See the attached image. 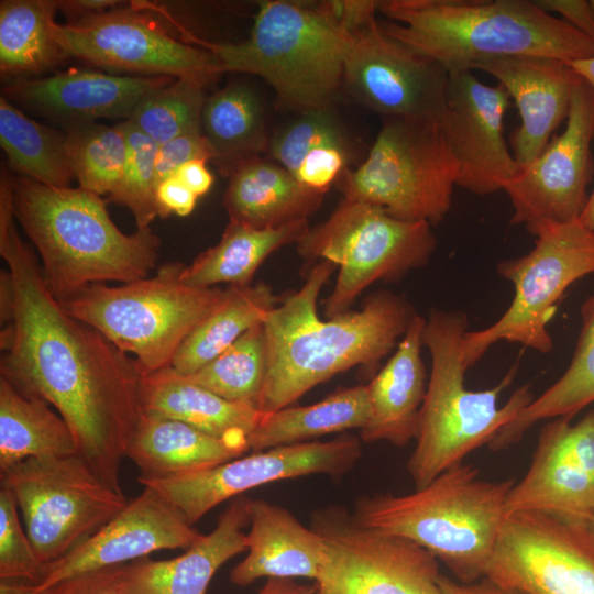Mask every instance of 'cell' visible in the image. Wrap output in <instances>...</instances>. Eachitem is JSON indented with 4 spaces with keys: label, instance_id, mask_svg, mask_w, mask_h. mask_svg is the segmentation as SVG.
<instances>
[{
    "label": "cell",
    "instance_id": "cell-1",
    "mask_svg": "<svg viewBox=\"0 0 594 594\" xmlns=\"http://www.w3.org/2000/svg\"><path fill=\"white\" fill-rule=\"evenodd\" d=\"M0 377L53 406L69 426L77 454L113 491L143 416L142 372L134 358L72 317L51 292L15 226L8 173L0 177Z\"/></svg>",
    "mask_w": 594,
    "mask_h": 594
},
{
    "label": "cell",
    "instance_id": "cell-2",
    "mask_svg": "<svg viewBox=\"0 0 594 594\" xmlns=\"http://www.w3.org/2000/svg\"><path fill=\"white\" fill-rule=\"evenodd\" d=\"M337 267L328 260L315 263L301 288L265 317L268 364L260 411L288 407L312 387L353 366L374 367L417 315L405 297L378 290L366 297L361 310L320 320L317 299Z\"/></svg>",
    "mask_w": 594,
    "mask_h": 594
},
{
    "label": "cell",
    "instance_id": "cell-3",
    "mask_svg": "<svg viewBox=\"0 0 594 594\" xmlns=\"http://www.w3.org/2000/svg\"><path fill=\"white\" fill-rule=\"evenodd\" d=\"M384 31L448 74L483 61L542 56L571 63L594 56V40L529 0H383Z\"/></svg>",
    "mask_w": 594,
    "mask_h": 594
},
{
    "label": "cell",
    "instance_id": "cell-4",
    "mask_svg": "<svg viewBox=\"0 0 594 594\" xmlns=\"http://www.w3.org/2000/svg\"><path fill=\"white\" fill-rule=\"evenodd\" d=\"M356 6L358 0L261 1L245 41L197 43L213 54L221 74L263 78L286 108L331 109L344 87Z\"/></svg>",
    "mask_w": 594,
    "mask_h": 594
},
{
    "label": "cell",
    "instance_id": "cell-5",
    "mask_svg": "<svg viewBox=\"0 0 594 594\" xmlns=\"http://www.w3.org/2000/svg\"><path fill=\"white\" fill-rule=\"evenodd\" d=\"M10 180L15 219L37 249L45 280L58 300L92 284L139 280L154 268L160 238L151 228L123 233L101 196L19 175Z\"/></svg>",
    "mask_w": 594,
    "mask_h": 594
},
{
    "label": "cell",
    "instance_id": "cell-6",
    "mask_svg": "<svg viewBox=\"0 0 594 594\" xmlns=\"http://www.w3.org/2000/svg\"><path fill=\"white\" fill-rule=\"evenodd\" d=\"M513 479L486 481L458 464L406 495L364 496L353 516L365 527L406 538L432 553L461 583L485 576L506 519Z\"/></svg>",
    "mask_w": 594,
    "mask_h": 594
},
{
    "label": "cell",
    "instance_id": "cell-7",
    "mask_svg": "<svg viewBox=\"0 0 594 594\" xmlns=\"http://www.w3.org/2000/svg\"><path fill=\"white\" fill-rule=\"evenodd\" d=\"M468 316L462 311L433 309L426 319L422 343L431 356V373L420 410L416 447L407 470L416 488L429 484L483 444H490L532 399L529 385L517 388L501 407L497 402L513 382L517 365L492 388L470 391L462 340Z\"/></svg>",
    "mask_w": 594,
    "mask_h": 594
},
{
    "label": "cell",
    "instance_id": "cell-8",
    "mask_svg": "<svg viewBox=\"0 0 594 594\" xmlns=\"http://www.w3.org/2000/svg\"><path fill=\"white\" fill-rule=\"evenodd\" d=\"M185 264L167 263L152 277L109 287L92 284L59 300L72 317L133 354L143 375L170 366L191 331L220 302L224 289L182 282Z\"/></svg>",
    "mask_w": 594,
    "mask_h": 594
},
{
    "label": "cell",
    "instance_id": "cell-9",
    "mask_svg": "<svg viewBox=\"0 0 594 594\" xmlns=\"http://www.w3.org/2000/svg\"><path fill=\"white\" fill-rule=\"evenodd\" d=\"M458 177L441 120L386 118L364 162L336 184L345 199L432 226L450 210Z\"/></svg>",
    "mask_w": 594,
    "mask_h": 594
},
{
    "label": "cell",
    "instance_id": "cell-10",
    "mask_svg": "<svg viewBox=\"0 0 594 594\" xmlns=\"http://www.w3.org/2000/svg\"><path fill=\"white\" fill-rule=\"evenodd\" d=\"M296 244L305 262L328 260L339 267L334 287L324 300V315L333 318L349 311L371 284L395 282L425 266L437 240L428 222L399 220L378 206L343 198Z\"/></svg>",
    "mask_w": 594,
    "mask_h": 594
},
{
    "label": "cell",
    "instance_id": "cell-11",
    "mask_svg": "<svg viewBox=\"0 0 594 594\" xmlns=\"http://www.w3.org/2000/svg\"><path fill=\"white\" fill-rule=\"evenodd\" d=\"M531 234L536 240L528 254L497 265L498 274L513 283L514 298L493 324L465 332L462 356L466 369L498 341L550 352L553 342L547 324L557 304L574 282L594 273V232L580 220L543 224Z\"/></svg>",
    "mask_w": 594,
    "mask_h": 594
},
{
    "label": "cell",
    "instance_id": "cell-12",
    "mask_svg": "<svg viewBox=\"0 0 594 594\" xmlns=\"http://www.w3.org/2000/svg\"><path fill=\"white\" fill-rule=\"evenodd\" d=\"M0 479L43 565L81 544L129 502L77 453L28 459L0 472Z\"/></svg>",
    "mask_w": 594,
    "mask_h": 594
},
{
    "label": "cell",
    "instance_id": "cell-13",
    "mask_svg": "<svg viewBox=\"0 0 594 594\" xmlns=\"http://www.w3.org/2000/svg\"><path fill=\"white\" fill-rule=\"evenodd\" d=\"M327 558L315 594H444L438 559L417 543L365 527L344 508L314 514Z\"/></svg>",
    "mask_w": 594,
    "mask_h": 594
},
{
    "label": "cell",
    "instance_id": "cell-14",
    "mask_svg": "<svg viewBox=\"0 0 594 594\" xmlns=\"http://www.w3.org/2000/svg\"><path fill=\"white\" fill-rule=\"evenodd\" d=\"M377 1L358 0L344 65V88L386 118L438 119L446 110L447 72L387 34Z\"/></svg>",
    "mask_w": 594,
    "mask_h": 594
},
{
    "label": "cell",
    "instance_id": "cell-15",
    "mask_svg": "<svg viewBox=\"0 0 594 594\" xmlns=\"http://www.w3.org/2000/svg\"><path fill=\"white\" fill-rule=\"evenodd\" d=\"M361 441L343 435L252 452L216 466L165 479L141 480L194 525L213 507L257 486L280 480L351 471L361 457Z\"/></svg>",
    "mask_w": 594,
    "mask_h": 594
},
{
    "label": "cell",
    "instance_id": "cell-16",
    "mask_svg": "<svg viewBox=\"0 0 594 594\" xmlns=\"http://www.w3.org/2000/svg\"><path fill=\"white\" fill-rule=\"evenodd\" d=\"M54 35L68 57L114 72L215 80L221 70L213 54L185 43L132 9H112L66 24Z\"/></svg>",
    "mask_w": 594,
    "mask_h": 594
},
{
    "label": "cell",
    "instance_id": "cell-17",
    "mask_svg": "<svg viewBox=\"0 0 594 594\" xmlns=\"http://www.w3.org/2000/svg\"><path fill=\"white\" fill-rule=\"evenodd\" d=\"M484 578L525 594H594V538L586 525L512 514Z\"/></svg>",
    "mask_w": 594,
    "mask_h": 594
},
{
    "label": "cell",
    "instance_id": "cell-18",
    "mask_svg": "<svg viewBox=\"0 0 594 594\" xmlns=\"http://www.w3.org/2000/svg\"><path fill=\"white\" fill-rule=\"evenodd\" d=\"M593 140L594 91L580 77L564 130L504 188L514 208L512 224L531 233L543 224L580 219L593 176Z\"/></svg>",
    "mask_w": 594,
    "mask_h": 594
},
{
    "label": "cell",
    "instance_id": "cell-19",
    "mask_svg": "<svg viewBox=\"0 0 594 594\" xmlns=\"http://www.w3.org/2000/svg\"><path fill=\"white\" fill-rule=\"evenodd\" d=\"M570 420L554 418L542 428L529 469L508 493L506 517L532 512L587 526L594 515V410Z\"/></svg>",
    "mask_w": 594,
    "mask_h": 594
},
{
    "label": "cell",
    "instance_id": "cell-20",
    "mask_svg": "<svg viewBox=\"0 0 594 594\" xmlns=\"http://www.w3.org/2000/svg\"><path fill=\"white\" fill-rule=\"evenodd\" d=\"M510 101L502 85H486L471 70L449 76L441 124L458 162L457 186L490 195L521 172L504 135Z\"/></svg>",
    "mask_w": 594,
    "mask_h": 594
},
{
    "label": "cell",
    "instance_id": "cell-21",
    "mask_svg": "<svg viewBox=\"0 0 594 594\" xmlns=\"http://www.w3.org/2000/svg\"><path fill=\"white\" fill-rule=\"evenodd\" d=\"M200 534L155 490L144 486L107 525L67 554L44 564L35 588L84 573L129 563L170 549L187 550Z\"/></svg>",
    "mask_w": 594,
    "mask_h": 594
},
{
    "label": "cell",
    "instance_id": "cell-22",
    "mask_svg": "<svg viewBox=\"0 0 594 594\" xmlns=\"http://www.w3.org/2000/svg\"><path fill=\"white\" fill-rule=\"evenodd\" d=\"M173 79L70 69L7 81L1 96L65 128L98 119L129 120L146 96Z\"/></svg>",
    "mask_w": 594,
    "mask_h": 594
},
{
    "label": "cell",
    "instance_id": "cell-23",
    "mask_svg": "<svg viewBox=\"0 0 594 594\" xmlns=\"http://www.w3.org/2000/svg\"><path fill=\"white\" fill-rule=\"evenodd\" d=\"M502 85L518 109L520 124L509 144L520 166L532 162L568 118L580 76L565 62L542 56H505L477 63Z\"/></svg>",
    "mask_w": 594,
    "mask_h": 594
},
{
    "label": "cell",
    "instance_id": "cell-24",
    "mask_svg": "<svg viewBox=\"0 0 594 594\" xmlns=\"http://www.w3.org/2000/svg\"><path fill=\"white\" fill-rule=\"evenodd\" d=\"M250 502L244 495L233 498L213 530L176 558H141L121 564L119 594H206L220 566L248 550L242 529L250 524Z\"/></svg>",
    "mask_w": 594,
    "mask_h": 594
},
{
    "label": "cell",
    "instance_id": "cell-25",
    "mask_svg": "<svg viewBox=\"0 0 594 594\" xmlns=\"http://www.w3.org/2000/svg\"><path fill=\"white\" fill-rule=\"evenodd\" d=\"M248 554L230 573L246 586L257 579L317 580L327 553L323 539L305 527L288 509L264 499H251Z\"/></svg>",
    "mask_w": 594,
    "mask_h": 594
},
{
    "label": "cell",
    "instance_id": "cell-26",
    "mask_svg": "<svg viewBox=\"0 0 594 594\" xmlns=\"http://www.w3.org/2000/svg\"><path fill=\"white\" fill-rule=\"evenodd\" d=\"M425 322L424 317L415 316L393 356L366 385L370 418L360 430L363 441L404 447L416 439L427 392L421 358Z\"/></svg>",
    "mask_w": 594,
    "mask_h": 594
},
{
    "label": "cell",
    "instance_id": "cell-27",
    "mask_svg": "<svg viewBox=\"0 0 594 594\" xmlns=\"http://www.w3.org/2000/svg\"><path fill=\"white\" fill-rule=\"evenodd\" d=\"M141 405L143 415L175 419L248 448L250 433L264 416L195 384L172 366L142 376Z\"/></svg>",
    "mask_w": 594,
    "mask_h": 594
},
{
    "label": "cell",
    "instance_id": "cell-28",
    "mask_svg": "<svg viewBox=\"0 0 594 594\" xmlns=\"http://www.w3.org/2000/svg\"><path fill=\"white\" fill-rule=\"evenodd\" d=\"M323 196L276 162L258 156L229 177L223 205L232 221L257 229L279 228L308 220Z\"/></svg>",
    "mask_w": 594,
    "mask_h": 594
},
{
    "label": "cell",
    "instance_id": "cell-29",
    "mask_svg": "<svg viewBox=\"0 0 594 594\" xmlns=\"http://www.w3.org/2000/svg\"><path fill=\"white\" fill-rule=\"evenodd\" d=\"M246 451V446L216 438L185 422L143 415L127 458L138 466L141 481L202 471Z\"/></svg>",
    "mask_w": 594,
    "mask_h": 594
},
{
    "label": "cell",
    "instance_id": "cell-30",
    "mask_svg": "<svg viewBox=\"0 0 594 594\" xmlns=\"http://www.w3.org/2000/svg\"><path fill=\"white\" fill-rule=\"evenodd\" d=\"M309 228L308 220L266 229L229 220L220 241L185 265L180 279L202 288L221 283L251 285L257 268L273 252L297 243Z\"/></svg>",
    "mask_w": 594,
    "mask_h": 594
},
{
    "label": "cell",
    "instance_id": "cell-31",
    "mask_svg": "<svg viewBox=\"0 0 594 594\" xmlns=\"http://www.w3.org/2000/svg\"><path fill=\"white\" fill-rule=\"evenodd\" d=\"M201 130L212 151V163L230 177L241 165L267 152L270 138L264 108L249 86L231 84L207 96Z\"/></svg>",
    "mask_w": 594,
    "mask_h": 594
},
{
    "label": "cell",
    "instance_id": "cell-32",
    "mask_svg": "<svg viewBox=\"0 0 594 594\" xmlns=\"http://www.w3.org/2000/svg\"><path fill=\"white\" fill-rule=\"evenodd\" d=\"M282 300L265 283L230 285L220 302L182 343L170 366L184 375L194 373L262 323Z\"/></svg>",
    "mask_w": 594,
    "mask_h": 594
},
{
    "label": "cell",
    "instance_id": "cell-33",
    "mask_svg": "<svg viewBox=\"0 0 594 594\" xmlns=\"http://www.w3.org/2000/svg\"><path fill=\"white\" fill-rule=\"evenodd\" d=\"M370 418L366 385L343 388L307 406H288L263 418L248 438L258 452L275 447L309 442L324 435L362 429Z\"/></svg>",
    "mask_w": 594,
    "mask_h": 594
},
{
    "label": "cell",
    "instance_id": "cell-34",
    "mask_svg": "<svg viewBox=\"0 0 594 594\" xmlns=\"http://www.w3.org/2000/svg\"><path fill=\"white\" fill-rule=\"evenodd\" d=\"M74 435L45 400L0 377V472L32 458L76 454Z\"/></svg>",
    "mask_w": 594,
    "mask_h": 594
},
{
    "label": "cell",
    "instance_id": "cell-35",
    "mask_svg": "<svg viewBox=\"0 0 594 594\" xmlns=\"http://www.w3.org/2000/svg\"><path fill=\"white\" fill-rule=\"evenodd\" d=\"M581 319L575 351L565 372L499 430L490 449H507L535 424L554 418L571 419L594 402V294L583 302Z\"/></svg>",
    "mask_w": 594,
    "mask_h": 594
},
{
    "label": "cell",
    "instance_id": "cell-36",
    "mask_svg": "<svg viewBox=\"0 0 594 594\" xmlns=\"http://www.w3.org/2000/svg\"><path fill=\"white\" fill-rule=\"evenodd\" d=\"M57 10V0L0 1L2 78H34L68 57L53 31Z\"/></svg>",
    "mask_w": 594,
    "mask_h": 594
},
{
    "label": "cell",
    "instance_id": "cell-37",
    "mask_svg": "<svg viewBox=\"0 0 594 594\" xmlns=\"http://www.w3.org/2000/svg\"><path fill=\"white\" fill-rule=\"evenodd\" d=\"M0 144L11 170L51 187H69L75 178L64 130L28 117L0 96Z\"/></svg>",
    "mask_w": 594,
    "mask_h": 594
},
{
    "label": "cell",
    "instance_id": "cell-38",
    "mask_svg": "<svg viewBox=\"0 0 594 594\" xmlns=\"http://www.w3.org/2000/svg\"><path fill=\"white\" fill-rule=\"evenodd\" d=\"M267 364V337L262 322L217 358L185 376L227 400L258 409Z\"/></svg>",
    "mask_w": 594,
    "mask_h": 594
},
{
    "label": "cell",
    "instance_id": "cell-39",
    "mask_svg": "<svg viewBox=\"0 0 594 594\" xmlns=\"http://www.w3.org/2000/svg\"><path fill=\"white\" fill-rule=\"evenodd\" d=\"M63 130L79 187L99 196L110 195L121 180L128 157V139L121 122L114 127L76 123Z\"/></svg>",
    "mask_w": 594,
    "mask_h": 594
},
{
    "label": "cell",
    "instance_id": "cell-40",
    "mask_svg": "<svg viewBox=\"0 0 594 594\" xmlns=\"http://www.w3.org/2000/svg\"><path fill=\"white\" fill-rule=\"evenodd\" d=\"M207 85L195 78H174L146 96L129 120L157 145L201 128Z\"/></svg>",
    "mask_w": 594,
    "mask_h": 594
},
{
    "label": "cell",
    "instance_id": "cell-41",
    "mask_svg": "<svg viewBox=\"0 0 594 594\" xmlns=\"http://www.w3.org/2000/svg\"><path fill=\"white\" fill-rule=\"evenodd\" d=\"M128 139V157L121 180L107 201L129 208L138 229L150 228L158 217L156 154L158 145L130 120L121 122Z\"/></svg>",
    "mask_w": 594,
    "mask_h": 594
},
{
    "label": "cell",
    "instance_id": "cell-42",
    "mask_svg": "<svg viewBox=\"0 0 594 594\" xmlns=\"http://www.w3.org/2000/svg\"><path fill=\"white\" fill-rule=\"evenodd\" d=\"M332 109L301 112L270 138L267 153L274 162L294 173L315 148L324 145L351 147L349 138Z\"/></svg>",
    "mask_w": 594,
    "mask_h": 594
},
{
    "label": "cell",
    "instance_id": "cell-43",
    "mask_svg": "<svg viewBox=\"0 0 594 594\" xmlns=\"http://www.w3.org/2000/svg\"><path fill=\"white\" fill-rule=\"evenodd\" d=\"M11 493L0 488V580L35 582L43 564L23 529Z\"/></svg>",
    "mask_w": 594,
    "mask_h": 594
},
{
    "label": "cell",
    "instance_id": "cell-44",
    "mask_svg": "<svg viewBox=\"0 0 594 594\" xmlns=\"http://www.w3.org/2000/svg\"><path fill=\"white\" fill-rule=\"evenodd\" d=\"M120 565L63 580L46 588H35L22 580H0V594H119Z\"/></svg>",
    "mask_w": 594,
    "mask_h": 594
},
{
    "label": "cell",
    "instance_id": "cell-45",
    "mask_svg": "<svg viewBox=\"0 0 594 594\" xmlns=\"http://www.w3.org/2000/svg\"><path fill=\"white\" fill-rule=\"evenodd\" d=\"M351 147L324 145L312 150L293 175L306 187L326 193L348 169Z\"/></svg>",
    "mask_w": 594,
    "mask_h": 594
},
{
    "label": "cell",
    "instance_id": "cell-46",
    "mask_svg": "<svg viewBox=\"0 0 594 594\" xmlns=\"http://www.w3.org/2000/svg\"><path fill=\"white\" fill-rule=\"evenodd\" d=\"M211 147L201 128L186 131L158 145L156 154L157 185L170 177L186 163L195 160L212 161Z\"/></svg>",
    "mask_w": 594,
    "mask_h": 594
},
{
    "label": "cell",
    "instance_id": "cell-47",
    "mask_svg": "<svg viewBox=\"0 0 594 594\" xmlns=\"http://www.w3.org/2000/svg\"><path fill=\"white\" fill-rule=\"evenodd\" d=\"M198 198L176 175L167 177L156 187L158 217L172 213L186 217L195 209Z\"/></svg>",
    "mask_w": 594,
    "mask_h": 594
},
{
    "label": "cell",
    "instance_id": "cell-48",
    "mask_svg": "<svg viewBox=\"0 0 594 594\" xmlns=\"http://www.w3.org/2000/svg\"><path fill=\"white\" fill-rule=\"evenodd\" d=\"M544 11L559 13L564 22L594 40V12L587 0H535Z\"/></svg>",
    "mask_w": 594,
    "mask_h": 594
},
{
    "label": "cell",
    "instance_id": "cell-49",
    "mask_svg": "<svg viewBox=\"0 0 594 594\" xmlns=\"http://www.w3.org/2000/svg\"><path fill=\"white\" fill-rule=\"evenodd\" d=\"M439 582L444 594H525L518 590L498 585L486 578L465 584L441 574Z\"/></svg>",
    "mask_w": 594,
    "mask_h": 594
},
{
    "label": "cell",
    "instance_id": "cell-50",
    "mask_svg": "<svg viewBox=\"0 0 594 594\" xmlns=\"http://www.w3.org/2000/svg\"><path fill=\"white\" fill-rule=\"evenodd\" d=\"M207 163L202 160L190 161L175 174L198 197L207 194L213 184V176Z\"/></svg>",
    "mask_w": 594,
    "mask_h": 594
},
{
    "label": "cell",
    "instance_id": "cell-51",
    "mask_svg": "<svg viewBox=\"0 0 594 594\" xmlns=\"http://www.w3.org/2000/svg\"><path fill=\"white\" fill-rule=\"evenodd\" d=\"M122 3L117 0H57V9L74 22L94 14L112 10Z\"/></svg>",
    "mask_w": 594,
    "mask_h": 594
},
{
    "label": "cell",
    "instance_id": "cell-52",
    "mask_svg": "<svg viewBox=\"0 0 594 594\" xmlns=\"http://www.w3.org/2000/svg\"><path fill=\"white\" fill-rule=\"evenodd\" d=\"M315 584H300L293 579H267L257 594H315Z\"/></svg>",
    "mask_w": 594,
    "mask_h": 594
},
{
    "label": "cell",
    "instance_id": "cell-53",
    "mask_svg": "<svg viewBox=\"0 0 594 594\" xmlns=\"http://www.w3.org/2000/svg\"><path fill=\"white\" fill-rule=\"evenodd\" d=\"M569 65L594 91V56L571 62Z\"/></svg>",
    "mask_w": 594,
    "mask_h": 594
},
{
    "label": "cell",
    "instance_id": "cell-54",
    "mask_svg": "<svg viewBox=\"0 0 594 594\" xmlns=\"http://www.w3.org/2000/svg\"><path fill=\"white\" fill-rule=\"evenodd\" d=\"M579 220L583 226L594 232V188L588 195V200Z\"/></svg>",
    "mask_w": 594,
    "mask_h": 594
},
{
    "label": "cell",
    "instance_id": "cell-55",
    "mask_svg": "<svg viewBox=\"0 0 594 594\" xmlns=\"http://www.w3.org/2000/svg\"><path fill=\"white\" fill-rule=\"evenodd\" d=\"M587 528L590 530V532L592 534L593 538H594V515L593 517L590 519L588 524H587Z\"/></svg>",
    "mask_w": 594,
    "mask_h": 594
},
{
    "label": "cell",
    "instance_id": "cell-56",
    "mask_svg": "<svg viewBox=\"0 0 594 594\" xmlns=\"http://www.w3.org/2000/svg\"><path fill=\"white\" fill-rule=\"evenodd\" d=\"M591 2V6H592V9H593V12H594V0H590Z\"/></svg>",
    "mask_w": 594,
    "mask_h": 594
}]
</instances>
